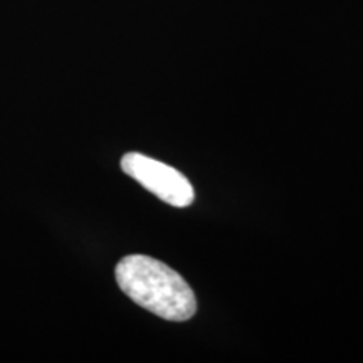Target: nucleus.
<instances>
[{
	"label": "nucleus",
	"instance_id": "obj_1",
	"mask_svg": "<svg viewBox=\"0 0 363 363\" xmlns=\"http://www.w3.org/2000/svg\"><path fill=\"white\" fill-rule=\"evenodd\" d=\"M115 276L126 296L163 320L187 321L197 311L192 288L165 262L133 254L118 262Z\"/></svg>",
	"mask_w": 363,
	"mask_h": 363
},
{
	"label": "nucleus",
	"instance_id": "obj_2",
	"mask_svg": "<svg viewBox=\"0 0 363 363\" xmlns=\"http://www.w3.org/2000/svg\"><path fill=\"white\" fill-rule=\"evenodd\" d=\"M121 170L169 206L179 208L192 206L195 199L192 184L174 167L131 152L121 158Z\"/></svg>",
	"mask_w": 363,
	"mask_h": 363
}]
</instances>
